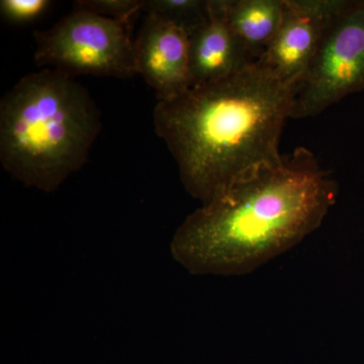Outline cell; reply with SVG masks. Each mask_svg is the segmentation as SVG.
I'll return each instance as SVG.
<instances>
[{"instance_id": "obj_5", "label": "cell", "mask_w": 364, "mask_h": 364, "mask_svg": "<svg viewBox=\"0 0 364 364\" xmlns=\"http://www.w3.org/2000/svg\"><path fill=\"white\" fill-rule=\"evenodd\" d=\"M364 90V0H341L294 90L291 119L318 116Z\"/></svg>"}, {"instance_id": "obj_4", "label": "cell", "mask_w": 364, "mask_h": 364, "mask_svg": "<svg viewBox=\"0 0 364 364\" xmlns=\"http://www.w3.org/2000/svg\"><path fill=\"white\" fill-rule=\"evenodd\" d=\"M131 26L75 9L52 28L36 31L35 63L75 78L138 75Z\"/></svg>"}, {"instance_id": "obj_12", "label": "cell", "mask_w": 364, "mask_h": 364, "mask_svg": "<svg viewBox=\"0 0 364 364\" xmlns=\"http://www.w3.org/2000/svg\"><path fill=\"white\" fill-rule=\"evenodd\" d=\"M51 6L50 0H1L0 13L11 23H26L39 18Z\"/></svg>"}, {"instance_id": "obj_3", "label": "cell", "mask_w": 364, "mask_h": 364, "mask_svg": "<svg viewBox=\"0 0 364 364\" xmlns=\"http://www.w3.org/2000/svg\"><path fill=\"white\" fill-rule=\"evenodd\" d=\"M102 130L90 91L54 69L28 74L0 100V162L28 188L52 193L87 161Z\"/></svg>"}, {"instance_id": "obj_6", "label": "cell", "mask_w": 364, "mask_h": 364, "mask_svg": "<svg viewBox=\"0 0 364 364\" xmlns=\"http://www.w3.org/2000/svg\"><path fill=\"white\" fill-rule=\"evenodd\" d=\"M341 0H284V18L259 60L286 85L296 87L305 75L325 26Z\"/></svg>"}, {"instance_id": "obj_10", "label": "cell", "mask_w": 364, "mask_h": 364, "mask_svg": "<svg viewBox=\"0 0 364 364\" xmlns=\"http://www.w3.org/2000/svg\"><path fill=\"white\" fill-rule=\"evenodd\" d=\"M210 0H144V14L176 26L191 37L210 20Z\"/></svg>"}, {"instance_id": "obj_2", "label": "cell", "mask_w": 364, "mask_h": 364, "mask_svg": "<svg viewBox=\"0 0 364 364\" xmlns=\"http://www.w3.org/2000/svg\"><path fill=\"white\" fill-rule=\"evenodd\" d=\"M294 90L258 61L157 102L155 131L176 159L189 195L207 205L244 176L279 162Z\"/></svg>"}, {"instance_id": "obj_7", "label": "cell", "mask_w": 364, "mask_h": 364, "mask_svg": "<svg viewBox=\"0 0 364 364\" xmlns=\"http://www.w3.org/2000/svg\"><path fill=\"white\" fill-rule=\"evenodd\" d=\"M134 45L136 73L155 90L158 102L172 100L189 90L188 33L145 14Z\"/></svg>"}, {"instance_id": "obj_1", "label": "cell", "mask_w": 364, "mask_h": 364, "mask_svg": "<svg viewBox=\"0 0 364 364\" xmlns=\"http://www.w3.org/2000/svg\"><path fill=\"white\" fill-rule=\"evenodd\" d=\"M337 193L313 153L296 148L189 215L172 239V256L191 274H249L317 230Z\"/></svg>"}, {"instance_id": "obj_9", "label": "cell", "mask_w": 364, "mask_h": 364, "mask_svg": "<svg viewBox=\"0 0 364 364\" xmlns=\"http://www.w3.org/2000/svg\"><path fill=\"white\" fill-rule=\"evenodd\" d=\"M226 20L256 61L272 44L282 18L284 0H221Z\"/></svg>"}, {"instance_id": "obj_11", "label": "cell", "mask_w": 364, "mask_h": 364, "mask_svg": "<svg viewBox=\"0 0 364 364\" xmlns=\"http://www.w3.org/2000/svg\"><path fill=\"white\" fill-rule=\"evenodd\" d=\"M73 7L112 18L133 28L136 18L144 13V0H78L74 2Z\"/></svg>"}, {"instance_id": "obj_8", "label": "cell", "mask_w": 364, "mask_h": 364, "mask_svg": "<svg viewBox=\"0 0 364 364\" xmlns=\"http://www.w3.org/2000/svg\"><path fill=\"white\" fill-rule=\"evenodd\" d=\"M210 20L188 37L189 90L257 63L228 23L221 0H210Z\"/></svg>"}]
</instances>
